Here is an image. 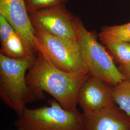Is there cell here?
Here are the masks:
<instances>
[{
    "label": "cell",
    "mask_w": 130,
    "mask_h": 130,
    "mask_svg": "<svg viewBox=\"0 0 130 130\" xmlns=\"http://www.w3.org/2000/svg\"><path fill=\"white\" fill-rule=\"evenodd\" d=\"M88 74L70 72L54 65L44 53L38 50L32 66L28 70L26 80L39 100L45 99L43 92L50 94L62 107L77 110L79 89Z\"/></svg>",
    "instance_id": "obj_1"
},
{
    "label": "cell",
    "mask_w": 130,
    "mask_h": 130,
    "mask_svg": "<svg viewBox=\"0 0 130 130\" xmlns=\"http://www.w3.org/2000/svg\"><path fill=\"white\" fill-rule=\"evenodd\" d=\"M35 59H14L0 54L1 99L19 117L28 104L39 100L26 80V72Z\"/></svg>",
    "instance_id": "obj_2"
},
{
    "label": "cell",
    "mask_w": 130,
    "mask_h": 130,
    "mask_svg": "<svg viewBox=\"0 0 130 130\" xmlns=\"http://www.w3.org/2000/svg\"><path fill=\"white\" fill-rule=\"evenodd\" d=\"M48 102L36 108L27 107L14 122L17 130H85L83 113L67 110L55 99Z\"/></svg>",
    "instance_id": "obj_3"
},
{
    "label": "cell",
    "mask_w": 130,
    "mask_h": 130,
    "mask_svg": "<svg viewBox=\"0 0 130 130\" xmlns=\"http://www.w3.org/2000/svg\"><path fill=\"white\" fill-rule=\"evenodd\" d=\"M77 23V41L89 75L102 79L113 86L124 80L111 55L98 42L95 33L88 30L78 17Z\"/></svg>",
    "instance_id": "obj_4"
},
{
    "label": "cell",
    "mask_w": 130,
    "mask_h": 130,
    "mask_svg": "<svg viewBox=\"0 0 130 130\" xmlns=\"http://www.w3.org/2000/svg\"><path fill=\"white\" fill-rule=\"evenodd\" d=\"M35 43L57 68L70 72L88 74L77 41L50 34L36 29Z\"/></svg>",
    "instance_id": "obj_5"
},
{
    "label": "cell",
    "mask_w": 130,
    "mask_h": 130,
    "mask_svg": "<svg viewBox=\"0 0 130 130\" xmlns=\"http://www.w3.org/2000/svg\"><path fill=\"white\" fill-rule=\"evenodd\" d=\"M34 28L50 34L77 41V17L65 5L40 10L29 14Z\"/></svg>",
    "instance_id": "obj_6"
},
{
    "label": "cell",
    "mask_w": 130,
    "mask_h": 130,
    "mask_svg": "<svg viewBox=\"0 0 130 130\" xmlns=\"http://www.w3.org/2000/svg\"><path fill=\"white\" fill-rule=\"evenodd\" d=\"M0 14L6 19L22 39L28 56L35 59V55L38 53L35 43V29L25 0H0Z\"/></svg>",
    "instance_id": "obj_7"
},
{
    "label": "cell",
    "mask_w": 130,
    "mask_h": 130,
    "mask_svg": "<svg viewBox=\"0 0 130 130\" xmlns=\"http://www.w3.org/2000/svg\"><path fill=\"white\" fill-rule=\"evenodd\" d=\"M114 86L89 75L79 89L77 103L84 113L100 111L115 105Z\"/></svg>",
    "instance_id": "obj_8"
},
{
    "label": "cell",
    "mask_w": 130,
    "mask_h": 130,
    "mask_svg": "<svg viewBox=\"0 0 130 130\" xmlns=\"http://www.w3.org/2000/svg\"><path fill=\"white\" fill-rule=\"evenodd\" d=\"M84 114L85 130H130V117L116 104L100 111Z\"/></svg>",
    "instance_id": "obj_9"
},
{
    "label": "cell",
    "mask_w": 130,
    "mask_h": 130,
    "mask_svg": "<svg viewBox=\"0 0 130 130\" xmlns=\"http://www.w3.org/2000/svg\"><path fill=\"white\" fill-rule=\"evenodd\" d=\"M98 37L102 44L114 41L130 42V22L121 25L104 27Z\"/></svg>",
    "instance_id": "obj_10"
},
{
    "label": "cell",
    "mask_w": 130,
    "mask_h": 130,
    "mask_svg": "<svg viewBox=\"0 0 130 130\" xmlns=\"http://www.w3.org/2000/svg\"><path fill=\"white\" fill-rule=\"evenodd\" d=\"M1 46L0 54L7 57L14 59L29 58L23 42L17 33L1 43Z\"/></svg>",
    "instance_id": "obj_11"
},
{
    "label": "cell",
    "mask_w": 130,
    "mask_h": 130,
    "mask_svg": "<svg viewBox=\"0 0 130 130\" xmlns=\"http://www.w3.org/2000/svg\"><path fill=\"white\" fill-rule=\"evenodd\" d=\"M103 44L119 66L130 64V42L114 41Z\"/></svg>",
    "instance_id": "obj_12"
},
{
    "label": "cell",
    "mask_w": 130,
    "mask_h": 130,
    "mask_svg": "<svg viewBox=\"0 0 130 130\" xmlns=\"http://www.w3.org/2000/svg\"><path fill=\"white\" fill-rule=\"evenodd\" d=\"M114 99L117 106L130 117V83L123 80L114 86Z\"/></svg>",
    "instance_id": "obj_13"
},
{
    "label": "cell",
    "mask_w": 130,
    "mask_h": 130,
    "mask_svg": "<svg viewBox=\"0 0 130 130\" xmlns=\"http://www.w3.org/2000/svg\"><path fill=\"white\" fill-rule=\"evenodd\" d=\"M70 0H25L29 14L40 10L65 5Z\"/></svg>",
    "instance_id": "obj_14"
},
{
    "label": "cell",
    "mask_w": 130,
    "mask_h": 130,
    "mask_svg": "<svg viewBox=\"0 0 130 130\" xmlns=\"http://www.w3.org/2000/svg\"><path fill=\"white\" fill-rule=\"evenodd\" d=\"M16 32L4 17L0 14V41L1 43L7 40Z\"/></svg>",
    "instance_id": "obj_15"
},
{
    "label": "cell",
    "mask_w": 130,
    "mask_h": 130,
    "mask_svg": "<svg viewBox=\"0 0 130 130\" xmlns=\"http://www.w3.org/2000/svg\"><path fill=\"white\" fill-rule=\"evenodd\" d=\"M118 68L124 79L130 83V64L125 66H119Z\"/></svg>",
    "instance_id": "obj_16"
}]
</instances>
